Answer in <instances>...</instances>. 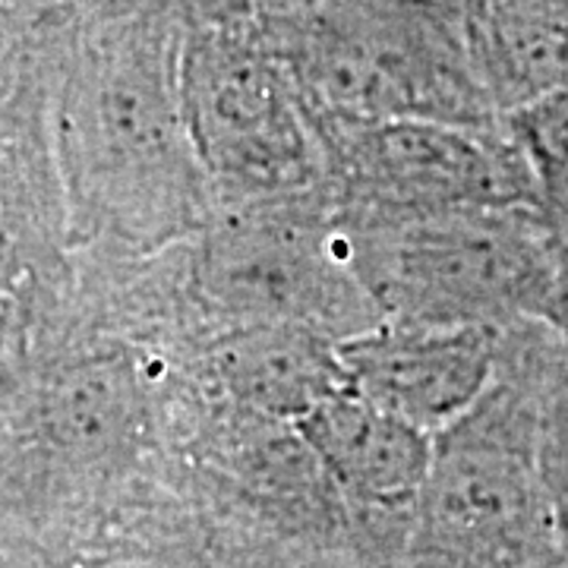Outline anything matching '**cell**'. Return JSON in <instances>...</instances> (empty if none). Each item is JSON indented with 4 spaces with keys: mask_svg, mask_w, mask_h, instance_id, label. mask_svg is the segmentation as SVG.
Here are the masks:
<instances>
[{
    "mask_svg": "<svg viewBox=\"0 0 568 568\" xmlns=\"http://www.w3.org/2000/svg\"><path fill=\"white\" fill-rule=\"evenodd\" d=\"M181 54V0H3V73L39 92L73 256L142 260L205 222Z\"/></svg>",
    "mask_w": 568,
    "mask_h": 568,
    "instance_id": "obj_1",
    "label": "cell"
},
{
    "mask_svg": "<svg viewBox=\"0 0 568 568\" xmlns=\"http://www.w3.org/2000/svg\"><path fill=\"white\" fill-rule=\"evenodd\" d=\"M568 342L537 320L503 325L487 392L436 433L405 568H568L540 467V417Z\"/></svg>",
    "mask_w": 568,
    "mask_h": 568,
    "instance_id": "obj_2",
    "label": "cell"
},
{
    "mask_svg": "<svg viewBox=\"0 0 568 568\" xmlns=\"http://www.w3.org/2000/svg\"><path fill=\"white\" fill-rule=\"evenodd\" d=\"M168 260L190 354L246 325H304L345 342L383 323L325 190L215 200L186 241L168 246Z\"/></svg>",
    "mask_w": 568,
    "mask_h": 568,
    "instance_id": "obj_3",
    "label": "cell"
},
{
    "mask_svg": "<svg viewBox=\"0 0 568 568\" xmlns=\"http://www.w3.org/2000/svg\"><path fill=\"white\" fill-rule=\"evenodd\" d=\"M284 54L316 114L506 126L470 54L465 0H310Z\"/></svg>",
    "mask_w": 568,
    "mask_h": 568,
    "instance_id": "obj_4",
    "label": "cell"
},
{
    "mask_svg": "<svg viewBox=\"0 0 568 568\" xmlns=\"http://www.w3.org/2000/svg\"><path fill=\"white\" fill-rule=\"evenodd\" d=\"M386 323L534 320L559 227L540 205L446 209L338 222Z\"/></svg>",
    "mask_w": 568,
    "mask_h": 568,
    "instance_id": "obj_5",
    "label": "cell"
},
{
    "mask_svg": "<svg viewBox=\"0 0 568 568\" xmlns=\"http://www.w3.org/2000/svg\"><path fill=\"white\" fill-rule=\"evenodd\" d=\"M181 89L212 203L323 190L316 111L265 32L183 26Z\"/></svg>",
    "mask_w": 568,
    "mask_h": 568,
    "instance_id": "obj_6",
    "label": "cell"
},
{
    "mask_svg": "<svg viewBox=\"0 0 568 568\" xmlns=\"http://www.w3.org/2000/svg\"><path fill=\"white\" fill-rule=\"evenodd\" d=\"M323 190L338 222L446 209L540 205V181L506 126L316 114Z\"/></svg>",
    "mask_w": 568,
    "mask_h": 568,
    "instance_id": "obj_7",
    "label": "cell"
},
{
    "mask_svg": "<svg viewBox=\"0 0 568 568\" xmlns=\"http://www.w3.org/2000/svg\"><path fill=\"white\" fill-rule=\"evenodd\" d=\"M503 325L383 323L338 342L347 386L439 433L477 405L499 364Z\"/></svg>",
    "mask_w": 568,
    "mask_h": 568,
    "instance_id": "obj_8",
    "label": "cell"
},
{
    "mask_svg": "<svg viewBox=\"0 0 568 568\" xmlns=\"http://www.w3.org/2000/svg\"><path fill=\"white\" fill-rule=\"evenodd\" d=\"M357 518L410 540L414 508L433 465V433L345 388L294 420Z\"/></svg>",
    "mask_w": 568,
    "mask_h": 568,
    "instance_id": "obj_9",
    "label": "cell"
},
{
    "mask_svg": "<svg viewBox=\"0 0 568 568\" xmlns=\"http://www.w3.org/2000/svg\"><path fill=\"white\" fill-rule=\"evenodd\" d=\"M178 373L212 402L287 424L351 388L338 342L304 325L219 332Z\"/></svg>",
    "mask_w": 568,
    "mask_h": 568,
    "instance_id": "obj_10",
    "label": "cell"
},
{
    "mask_svg": "<svg viewBox=\"0 0 568 568\" xmlns=\"http://www.w3.org/2000/svg\"><path fill=\"white\" fill-rule=\"evenodd\" d=\"M465 26L503 114L568 82V0H465Z\"/></svg>",
    "mask_w": 568,
    "mask_h": 568,
    "instance_id": "obj_11",
    "label": "cell"
},
{
    "mask_svg": "<svg viewBox=\"0 0 568 568\" xmlns=\"http://www.w3.org/2000/svg\"><path fill=\"white\" fill-rule=\"evenodd\" d=\"M506 130L525 152L540 190L568 181V82H559L508 111Z\"/></svg>",
    "mask_w": 568,
    "mask_h": 568,
    "instance_id": "obj_12",
    "label": "cell"
},
{
    "mask_svg": "<svg viewBox=\"0 0 568 568\" xmlns=\"http://www.w3.org/2000/svg\"><path fill=\"white\" fill-rule=\"evenodd\" d=\"M540 467L556 534L568 559V366L549 386L540 417Z\"/></svg>",
    "mask_w": 568,
    "mask_h": 568,
    "instance_id": "obj_13",
    "label": "cell"
},
{
    "mask_svg": "<svg viewBox=\"0 0 568 568\" xmlns=\"http://www.w3.org/2000/svg\"><path fill=\"white\" fill-rule=\"evenodd\" d=\"M534 320L552 328L556 335H562L568 342V237L562 231L556 234L547 284H544V294H540Z\"/></svg>",
    "mask_w": 568,
    "mask_h": 568,
    "instance_id": "obj_14",
    "label": "cell"
},
{
    "mask_svg": "<svg viewBox=\"0 0 568 568\" xmlns=\"http://www.w3.org/2000/svg\"><path fill=\"white\" fill-rule=\"evenodd\" d=\"M540 196H544V212L549 215V222L568 237V181L549 183L540 190Z\"/></svg>",
    "mask_w": 568,
    "mask_h": 568,
    "instance_id": "obj_15",
    "label": "cell"
}]
</instances>
